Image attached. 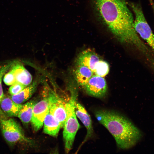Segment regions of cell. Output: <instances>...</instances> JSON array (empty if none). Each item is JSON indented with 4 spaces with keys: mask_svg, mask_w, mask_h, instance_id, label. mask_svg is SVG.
<instances>
[{
    "mask_svg": "<svg viewBox=\"0 0 154 154\" xmlns=\"http://www.w3.org/2000/svg\"><path fill=\"white\" fill-rule=\"evenodd\" d=\"M99 18L119 42L134 46L147 57L148 47L133 27V15L125 0H92Z\"/></svg>",
    "mask_w": 154,
    "mask_h": 154,
    "instance_id": "cell-1",
    "label": "cell"
},
{
    "mask_svg": "<svg viewBox=\"0 0 154 154\" xmlns=\"http://www.w3.org/2000/svg\"><path fill=\"white\" fill-rule=\"evenodd\" d=\"M97 119L114 137L117 146L127 149L134 146L142 136L141 131L127 118L114 111L100 109L94 112Z\"/></svg>",
    "mask_w": 154,
    "mask_h": 154,
    "instance_id": "cell-2",
    "label": "cell"
},
{
    "mask_svg": "<svg viewBox=\"0 0 154 154\" xmlns=\"http://www.w3.org/2000/svg\"><path fill=\"white\" fill-rule=\"evenodd\" d=\"M75 92H73L71 94L66 104V116L63 134L66 153H68L71 149L76 135L80 127L75 112L74 104L77 97Z\"/></svg>",
    "mask_w": 154,
    "mask_h": 154,
    "instance_id": "cell-3",
    "label": "cell"
},
{
    "mask_svg": "<svg viewBox=\"0 0 154 154\" xmlns=\"http://www.w3.org/2000/svg\"><path fill=\"white\" fill-rule=\"evenodd\" d=\"M128 4L135 15L133 23L135 30L147 42L154 53V35L145 19L141 6L133 2Z\"/></svg>",
    "mask_w": 154,
    "mask_h": 154,
    "instance_id": "cell-4",
    "label": "cell"
},
{
    "mask_svg": "<svg viewBox=\"0 0 154 154\" xmlns=\"http://www.w3.org/2000/svg\"><path fill=\"white\" fill-rule=\"evenodd\" d=\"M0 127L4 139L10 145L23 141H29L25 136L19 125L12 118H0Z\"/></svg>",
    "mask_w": 154,
    "mask_h": 154,
    "instance_id": "cell-5",
    "label": "cell"
},
{
    "mask_svg": "<svg viewBox=\"0 0 154 154\" xmlns=\"http://www.w3.org/2000/svg\"><path fill=\"white\" fill-rule=\"evenodd\" d=\"M47 96L49 111L59 121L61 127H63L66 116V102L52 91H49Z\"/></svg>",
    "mask_w": 154,
    "mask_h": 154,
    "instance_id": "cell-6",
    "label": "cell"
},
{
    "mask_svg": "<svg viewBox=\"0 0 154 154\" xmlns=\"http://www.w3.org/2000/svg\"><path fill=\"white\" fill-rule=\"evenodd\" d=\"M83 87L89 95L100 98L104 97L107 92V85L105 78L94 74Z\"/></svg>",
    "mask_w": 154,
    "mask_h": 154,
    "instance_id": "cell-7",
    "label": "cell"
},
{
    "mask_svg": "<svg viewBox=\"0 0 154 154\" xmlns=\"http://www.w3.org/2000/svg\"><path fill=\"white\" fill-rule=\"evenodd\" d=\"M49 112L48 96L37 102L35 105L31 121L35 131H37L42 126L44 119Z\"/></svg>",
    "mask_w": 154,
    "mask_h": 154,
    "instance_id": "cell-8",
    "label": "cell"
},
{
    "mask_svg": "<svg viewBox=\"0 0 154 154\" xmlns=\"http://www.w3.org/2000/svg\"><path fill=\"white\" fill-rule=\"evenodd\" d=\"M74 109L76 115L80 120L87 130L85 138L81 145L91 138L93 135L94 130L90 116L84 107L76 100L75 102Z\"/></svg>",
    "mask_w": 154,
    "mask_h": 154,
    "instance_id": "cell-9",
    "label": "cell"
},
{
    "mask_svg": "<svg viewBox=\"0 0 154 154\" xmlns=\"http://www.w3.org/2000/svg\"><path fill=\"white\" fill-rule=\"evenodd\" d=\"M101 59L93 50L88 48L81 52L76 60V65H82L87 67L93 72L96 63Z\"/></svg>",
    "mask_w": 154,
    "mask_h": 154,
    "instance_id": "cell-10",
    "label": "cell"
},
{
    "mask_svg": "<svg viewBox=\"0 0 154 154\" xmlns=\"http://www.w3.org/2000/svg\"><path fill=\"white\" fill-rule=\"evenodd\" d=\"M22 106L13 101L10 96L4 95L0 103V109L3 114L10 117H17Z\"/></svg>",
    "mask_w": 154,
    "mask_h": 154,
    "instance_id": "cell-11",
    "label": "cell"
},
{
    "mask_svg": "<svg viewBox=\"0 0 154 154\" xmlns=\"http://www.w3.org/2000/svg\"><path fill=\"white\" fill-rule=\"evenodd\" d=\"M11 68L13 70L16 82L27 86L32 82V76L25 67L19 63L13 64Z\"/></svg>",
    "mask_w": 154,
    "mask_h": 154,
    "instance_id": "cell-12",
    "label": "cell"
},
{
    "mask_svg": "<svg viewBox=\"0 0 154 154\" xmlns=\"http://www.w3.org/2000/svg\"><path fill=\"white\" fill-rule=\"evenodd\" d=\"M43 125L44 132L53 137L57 135L61 127L59 121L49 111L44 119Z\"/></svg>",
    "mask_w": 154,
    "mask_h": 154,
    "instance_id": "cell-13",
    "label": "cell"
},
{
    "mask_svg": "<svg viewBox=\"0 0 154 154\" xmlns=\"http://www.w3.org/2000/svg\"><path fill=\"white\" fill-rule=\"evenodd\" d=\"M38 82L34 81L29 85L26 87L17 94L11 95L10 98L15 102L19 104L27 101L32 96L36 90Z\"/></svg>",
    "mask_w": 154,
    "mask_h": 154,
    "instance_id": "cell-14",
    "label": "cell"
},
{
    "mask_svg": "<svg viewBox=\"0 0 154 154\" xmlns=\"http://www.w3.org/2000/svg\"><path fill=\"white\" fill-rule=\"evenodd\" d=\"M94 74L93 72L87 67L76 65L74 72V78L78 84L83 87L88 83Z\"/></svg>",
    "mask_w": 154,
    "mask_h": 154,
    "instance_id": "cell-15",
    "label": "cell"
},
{
    "mask_svg": "<svg viewBox=\"0 0 154 154\" xmlns=\"http://www.w3.org/2000/svg\"><path fill=\"white\" fill-rule=\"evenodd\" d=\"M37 102L35 100H31L22 104L17 117L23 123L27 124L31 122L33 108Z\"/></svg>",
    "mask_w": 154,
    "mask_h": 154,
    "instance_id": "cell-16",
    "label": "cell"
},
{
    "mask_svg": "<svg viewBox=\"0 0 154 154\" xmlns=\"http://www.w3.org/2000/svg\"><path fill=\"white\" fill-rule=\"evenodd\" d=\"M109 70L108 63L101 59L96 64L93 72L94 74L104 77L108 74Z\"/></svg>",
    "mask_w": 154,
    "mask_h": 154,
    "instance_id": "cell-17",
    "label": "cell"
},
{
    "mask_svg": "<svg viewBox=\"0 0 154 154\" xmlns=\"http://www.w3.org/2000/svg\"><path fill=\"white\" fill-rule=\"evenodd\" d=\"M12 63L0 65V103L5 95L4 94L2 85V77L5 72L11 67ZM5 116L3 114L0 109V118L5 117Z\"/></svg>",
    "mask_w": 154,
    "mask_h": 154,
    "instance_id": "cell-18",
    "label": "cell"
},
{
    "mask_svg": "<svg viewBox=\"0 0 154 154\" xmlns=\"http://www.w3.org/2000/svg\"><path fill=\"white\" fill-rule=\"evenodd\" d=\"M3 80L4 83L8 86H11L16 83L13 70L11 68L5 75Z\"/></svg>",
    "mask_w": 154,
    "mask_h": 154,
    "instance_id": "cell-19",
    "label": "cell"
},
{
    "mask_svg": "<svg viewBox=\"0 0 154 154\" xmlns=\"http://www.w3.org/2000/svg\"><path fill=\"white\" fill-rule=\"evenodd\" d=\"M26 87L16 82L11 86L9 89V92L11 95H14L19 93Z\"/></svg>",
    "mask_w": 154,
    "mask_h": 154,
    "instance_id": "cell-20",
    "label": "cell"
},
{
    "mask_svg": "<svg viewBox=\"0 0 154 154\" xmlns=\"http://www.w3.org/2000/svg\"><path fill=\"white\" fill-rule=\"evenodd\" d=\"M153 10L154 14V2L153 0H148Z\"/></svg>",
    "mask_w": 154,
    "mask_h": 154,
    "instance_id": "cell-21",
    "label": "cell"
}]
</instances>
